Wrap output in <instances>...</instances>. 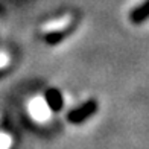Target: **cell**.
<instances>
[{
    "instance_id": "3",
    "label": "cell",
    "mask_w": 149,
    "mask_h": 149,
    "mask_svg": "<svg viewBox=\"0 0 149 149\" xmlns=\"http://www.w3.org/2000/svg\"><path fill=\"white\" fill-rule=\"evenodd\" d=\"M148 17H149V0H148V2H145L143 5L140 6V8H137L135 11H132L131 22L135 23V24H139V23H141V22H145Z\"/></svg>"
},
{
    "instance_id": "5",
    "label": "cell",
    "mask_w": 149,
    "mask_h": 149,
    "mask_svg": "<svg viewBox=\"0 0 149 149\" xmlns=\"http://www.w3.org/2000/svg\"><path fill=\"white\" fill-rule=\"evenodd\" d=\"M6 64H8V56H6V55H2V53H0V69H3Z\"/></svg>"
},
{
    "instance_id": "4",
    "label": "cell",
    "mask_w": 149,
    "mask_h": 149,
    "mask_svg": "<svg viewBox=\"0 0 149 149\" xmlns=\"http://www.w3.org/2000/svg\"><path fill=\"white\" fill-rule=\"evenodd\" d=\"M65 35H67V29L56 31V32H50V33H47V35H46V41H47V44H52L53 46V44L59 43Z\"/></svg>"
},
{
    "instance_id": "2",
    "label": "cell",
    "mask_w": 149,
    "mask_h": 149,
    "mask_svg": "<svg viewBox=\"0 0 149 149\" xmlns=\"http://www.w3.org/2000/svg\"><path fill=\"white\" fill-rule=\"evenodd\" d=\"M46 104H47V108L53 113H58L63 110L64 107V100H63V96H61L59 90L56 88H49L46 91Z\"/></svg>"
},
{
    "instance_id": "1",
    "label": "cell",
    "mask_w": 149,
    "mask_h": 149,
    "mask_svg": "<svg viewBox=\"0 0 149 149\" xmlns=\"http://www.w3.org/2000/svg\"><path fill=\"white\" fill-rule=\"evenodd\" d=\"M97 111V102L96 100H87V102H84L81 107L74 108V110H72L69 114H67V120L70 122V123H82V122H85L88 117H91L94 113Z\"/></svg>"
}]
</instances>
